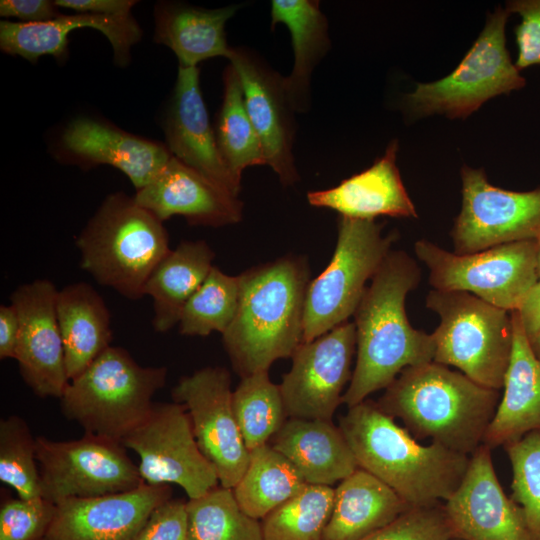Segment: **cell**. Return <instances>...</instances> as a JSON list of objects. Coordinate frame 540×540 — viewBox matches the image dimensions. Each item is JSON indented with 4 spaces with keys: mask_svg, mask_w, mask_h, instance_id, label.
I'll list each match as a JSON object with an SVG mask.
<instances>
[{
    "mask_svg": "<svg viewBox=\"0 0 540 540\" xmlns=\"http://www.w3.org/2000/svg\"><path fill=\"white\" fill-rule=\"evenodd\" d=\"M307 485L293 464L267 444L250 451L247 468L232 490L243 511L262 520Z\"/></svg>",
    "mask_w": 540,
    "mask_h": 540,
    "instance_id": "cell-32",
    "label": "cell"
},
{
    "mask_svg": "<svg viewBox=\"0 0 540 540\" xmlns=\"http://www.w3.org/2000/svg\"><path fill=\"white\" fill-rule=\"evenodd\" d=\"M228 59L241 80L246 109L261 140L267 165L284 186L294 184L299 179L293 156L296 111L285 77L244 47L232 48Z\"/></svg>",
    "mask_w": 540,
    "mask_h": 540,
    "instance_id": "cell-18",
    "label": "cell"
},
{
    "mask_svg": "<svg viewBox=\"0 0 540 540\" xmlns=\"http://www.w3.org/2000/svg\"><path fill=\"white\" fill-rule=\"evenodd\" d=\"M186 502L171 498L158 505L135 540H189Z\"/></svg>",
    "mask_w": 540,
    "mask_h": 540,
    "instance_id": "cell-43",
    "label": "cell"
},
{
    "mask_svg": "<svg viewBox=\"0 0 540 540\" xmlns=\"http://www.w3.org/2000/svg\"><path fill=\"white\" fill-rule=\"evenodd\" d=\"M530 344L534 354L540 360V332L530 340Z\"/></svg>",
    "mask_w": 540,
    "mask_h": 540,
    "instance_id": "cell-48",
    "label": "cell"
},
{
    "mask_svg": "<svg viewBox=\"0 0 540 540\" xmlns=\"http://www.w3.org/2000/svg\"><path fill=\"white\" fill-rule=\"evenodd\" d=\"M338 426L358 468L388 485L411 508L442 504L468 466L470 456L419 443L371 400L349 407Z\"/></svg>",
    "mask_w": 540,
    "mask_h": 540,
    "instance_id": "cell-3",
    "label": "cell"
},
{
    "mask_svg": "<svg viewBox=\"0 0 540 540\" xmlns=\"http://www.w3.org/2000/svg\"><path fill=\"white\" fill-rule=\"evenodd\" d=\"M442 506L455 538L534 540L521 507L502 489L485 444L470 455L460 484Z\"/></svg>",
    "mask_w": 540,
    "mask_h": 540,
    "instance_id": "cell-17",
    "label": "cell"
},
{
    "mask_svg": "<svg viewBox=\"0 0 540 540\" xmlns=\"http://www.w3.org/2000/svg\"><path fill=\"white\" fill-rule=\"evenodd\" d=\"M420 278L409 254L390 251L366 287L353 314L357 358L342 397L348 408L387 388L404 369L433 361V335L413 328L405 311Z\"/></svg>",
    "mask_w": 540,
    "mask_h": 540,
    "instance_id": "cell-1",
    "label": "cell"
},
{
    "mask_svg": "<svg viewBox=\"0 0 540 540\" xmlns=\"http://www.w3.org/2000/svg\"><path fill=\"white\" fill-rule=\"evenodd\" d=\"M19 335V317L16 308L10 305L0 306V358H15Z\"/></svg>",
    "mask_w": 540,
    "mask_h": 540,
    "instance_id": "cell-46",
    "label": "cell"
},
{
    "mask_svg": "<svg viewBox=\"0 0 540 540\" xmlns=\"http://www.w3.org/2000/svg\"><path fill=\"white\" fill-rule=\"evenodd\" d=\"M333 502L334 488L308 484L262 519L263 540H323Z\"/></svg>",
    "mask_w": 540,
    "mask_h": 540,
    "instance_id": "cell-36",
    "label": "cell"
},
{
    "mask_svg": "<svg viewBox=\"0 0 540 540\" xmlns=\"http://www.w3.org/2000/svg\"><path fill=\"white\" fill-rule=\"evenodd\" d=\"M54 1L49 0H2L0 15L16 18L21 23H40L59 17Z\"/></svg>",
    "mask_w": 540,
    "mask_h": 540,
    "instance_id": "cell-44",
    "label": "cell"
},
{
    "mask_svg": "<svg viewBox=\"0 0 540 540\" xmlns=\"http://www.w3.org/2000/svg\"><path fill=\"white\" fill-rule=\"evenodd\" d=\"M425 303L440 317L432 333L433 361L458 368L484 387L501 389L512 352L511 312L465 291L432 289Z\"/></svg>",
    "mask_w": 540,
    "mask_h": 540,
    "instance_id": "cell-7",
    "label": "cell"
},
{
    "mask_svg": "<svg viewBox=\"0 0 540 540\" xmlns=\"http://www.w3.org/2000/svg\"><path fill=\"white\" fill-rule=\"evenodd\" d=\"M270 15L272 28L281 23L290 32L294 62L285 83L294 110L306 112L312 72L330 48L327 19L313 0H272Z\"/></svg>",
    "mask_w": 540,
    "mask_h": 540,
    "instance_id": "cell-30",
    "label": "cell"
},
{
    "mask_svg": "<svg viewBox=\"0 0 540 540\" xmlns=\"http://www.w3.org/2000/svg\"><path fill=\"white\" fill-rule=\"evenodd\" d=\"M0 481L11 487L18 498H41L36 438L17 415L0 421Z\"/></svg>",
    "mask_w": 540,
    "mask_h": 540,
    "instance_id": "cell-38",
    "label": "cell"
},
{
    "mask_svg": "<svg viewBox=\"0 0 540 540\" xmlns=\"http://www.w3.org/2000/svg\"><path fill=\"white\" fill-rule=\"evenodd\" d=\"M232 407L249 451L269 444L288 419L280 385L268 371L243 377L233 391Z\"/></svg>",
    "mask_w": 540,
    "mask_h": 540,
    "instance_id": "cell-34",
    "label": "cell"
},
{
    "mask_svg": "<svg viewBox=\"0 0 540 540\" xmlns=\"http://www.w3.org/2000/svg\"><path fill=\"white\" fill-rule=\"evenodd\" d=\"M231 375L223 367H205L182 377L172 389L184 406L196 442L214 466L219 484L233 489L250 459L232 407Z\"/></svg>",
    "mask_w": 540,
    "mask_h": 540,
    "instance_id": "cell-14",
    "label": "cell"
},
{
    "mask_svg": "<svg viewBox=\"0 0 540 540\" xmlns=\"http://www.w3.org/2000/svg\"><path fill=\"white\" fill-rule=\"evenodd\" d=\"M56 311L71 381L111 346L110 313L101 295L85 282L58 291Z\"/></svg>",
    "mask_w": 540,
    "mask_h": 540,
    "instance_id": "cell-29",
    "label": "cell"
},
{
    "mask_svg": "<svg viewBox=\"0 0 540 540\" xmlns=\"http://www.w3.org/2000/svg\"><path fill=\"white\" fill-rule=\"evenodd\" d=\"M442 504L411 508L362 540H451Z\"/></svg>",
    "mask_w": 540,
    "mask_h": 540,
    "instance_id": "cell-41",
    "label": "cell"
},
{
    "mask_svg": "<svg viewBox=\"0 0 540 540\" xmlns=\"http://www.w3.org/2000/svg\"><path fill=\"white\" fill-rule=\"evenodd\" d=\"M375 220L340 216L333 257L324 271L310 281L303 318V342H310L347 321L391 251L398 233L382 234ZM302 342V343H303Z\"/></svg>",
    "mask_w": 540,
    "mask_h": 540,
    "instance_id": "cell-8",
    "label": "cell"
},
{
    "mask_svg": "<svg viewBox=\"0 0 540 540\" xmlns=\"http://www.w3.org/2000/svg\"><path fill=\"white\" fill-rule=\"evenodd\" d=\"M397 151L398 141L393 140L385 153L366 170L335 187L308 192L309 204L355 219L375 220L378 216L416 218V208L396 165Z\"/></svg>",
    "mask_w": 540,
    "mask_h": 540,
    "instance_id": "cell-24",
    "label": "cell"
},
{
    "mask_svg": "<svg viewBox=\"0 0 540 540\" xmlns=\"http://www.w3.org/2000/svg\"><path fill=\"white\" fill-rule=\"evenodd\" d=\"M56 504L45 499L24 500L6 496L0 506V540H43Z\"/></svg>",
    "mask_w": 540,
    "mask_h": 540,
    "instance_id": "cell-40",
    "label": "cell"
},
{
    "mask_svg": "<svg viewBox=\"0 0 540 540\" xmlns=\"http://www.w3.org/2000/svg\"><path fill=\"white\" fill-rule=\"evenodd\" d=\"M269 444L309 485L332 486L358 468L347 440L332 421L288 418Z\"/></svg>",
    "mask_w": 540,
    "mask_h": 540,
    "instance_id": "cell-26",
    "label": "cell"
},
{
    "mask_svg": "<svg viewBox=\"0 0 540 540\" xmlns=\"http://www.w3.org/2000/svg\"><path fill=\"white\" fill-rule=\"evenodd\" d=\"M451 540H462V539L453 537Z\"/></svg>",
    "mask_w": 540,
    "mask_h": 540,
    "instance_id": "cell-50",
    "label": "cell"
},
{
    "mask_svg": "<svg viewBox=\"0 0 540 540\" xmlns=\"http://www.w3.org/2000/svg\"><path fill=\"white\" fill-rule=\"evenodd\" d=\"M134 199L162 222L180 215L191 225L221 227L242 218L243 203L237 196L173 155L152 182L136 191Z\"/></svg>",
    "mask_w": 540,
    "mask_h": 540,
    "instance_id": "cell-22",
    "label": "cell"
},
{
    "mask_svg": "<svg viewBox=\"0 0 540 540\" xmlns=\"http://www.w3.org/2000/svg\"><path fill=\"white\" fill-rule=\"evenodd\" d=\"M166 378V367L141 366L124 348L110 346L69 381L61 411L84 433L121 443L149 414Z\"/></svg>",
    "mask_w": 540,
    "mask_h": 540,
    "instance_id": "cell-6",
    "label": "cell"
},
{
    "mask_svg": "<svg viewBox=\"0 0 540 540\" xmlns=\"http://www.w3.org/2000/svg\"><path fill=\"white\" fill-rule=\"evenodd\" d=\"M505 10L521 17L515 28L517 45L516 68L520 71L540 65V0L508 1Z\"/></svg>",
    "mask_w": 540,
    "mask_h": 540,
    "instance_id": "cell-42",
    "label": "cell"
},
{
    "mask_svg": "<svg viewBox=\"0 0 540 540\" xmlns=\"http://www.w3.org/2000/svg\"><path fill=\"white\" fill-rule=\"evenodd\" d=\"M462 205L451 236L455 252L540 238V188L516 192L493 186L483 169H461Z\"/></svg>",
    "mask_w": 540,
    "mask_h": 540,
    "instance_id": "cell-13",
    "label": "cell"
},
{
    "mask_svg": "<svg viewBox=\"0 0 540 540\" xmlns=\"http://www.w3.org/2000/svg\"><path fill=\"white\" fill-rule=\"evenodd\" d=\"M239 301V277L213 266L200 287L184 305L179 331L187 336L223 334L232 323Z\"/></svg>",
    "mask_w": 540,
    "mask_h": 540,
    "instance_id": "cell-37",
    "label": "cell"
},
{
    "mask_svg": "<svg viewBox=\"0 0 540 540\" xmlns=\"http://www.w3.org/2000/svg\"><path fill=\"white\" fill-rule=\"evenodd\" d=\"M411 509L388 485L357 468L334 488L323 540H362Z\"/></svg>",
    "mask_w": 540,
    "mask_h": 540,
    "instance_id": "cell-27",
    "label": "cell"
},
{
    "mask_svg": "<svg viewBox=\"0 0 540 540\" xmlns=\"http://www.w3.org/2000/svg\"><path fill=\"white\" fill-rule=\"evenodd\" d=\"M537 269L540 279V238L537 240Z\"/></svg>",
    "mask_w": 540,
    "mask_h": 540,
    "instance_id": "cell-49",
    "label": "cell"
},
{
    "mask_svg": "<svg viewBox=\"0 0 540 540\" xmlns=\"http://www.w3.org/2000/svg\"><path fill=\"white\" fill-rule=\"evenodd\" d=\"M189 540H263L260 520L238 504L221 485L186 502Z\"/></svg>",
    "mask_w": 540,
    "mask_h": 540,
    "instance_id": "cell-35",
    "label": "cell"
},
{
    "mask_svg": "<svg viewBox=\"0 0 540 540\" xmlns=\"http://www.w3.org/2000/svg\"><path fill=\"white\" fill-rule=\"evenodd\" d=\"M512 468V499L524 514L534 540H540V430L507 444Z\"/></svg>",
    "mask_w": 540,
    "mask_h": 540,
    "instance_id": "cell-39",
    "label": "cell"
},
{
    "mask_svg": "<svg viewBox=\"0 0 540 540\" xmlns=\"http://www.w3.org/2000/svg\"><path fill=\"white\" fill-rule=\"evenodd\" d=\"M139 457L144 483L180 486L189 499L219 486L214 466L201 452L183 405L154 403L146 418L121 441Z\"/></svg>",
    "mask_w": 540,
    "mask_h": 540,
    "instance_id": "cell-12",
    "label": "cell"
},
{
    "mask_svg": "<svg viewBox=\"0 0 540 540\" xmlns=\"http://www.w3.org/2000/svg\"><path fill=\"white\" fill-rule=\"evenodd\" d=\"M76 245L82 269L130 300L145 295L151 273L170 252L163 222L123 192L104 199Z\"/></svg>",
    "mask_w": 540,
    "mask_h": 540,
    "instance_id": "cell-5",
    "label": "cell"
},
{
    "mask_svg": "<svg viewBox=\"0 0 540 540\" xmlns=\"http://www.w3.org/2000/svg\"><path fill=\"white\" fill-rule=\"evenodd\" d=\"M513 344L504 378V394L487 428L483 444L506 446L540 430V360L534 354L516 311L511 312Z\"/></svg>",
    "mask_w": 540,
    "mask_h": 540,
    "instance_id": "cell-25",
    "label": "cell"
},
{
    "mask_svg": "<svg viewBox=\"0 0 540 540\" xmlns=\"http://www.w3.org/2000/svg\"><path fill=\"white\" fill-rule=\"evenodd\" d=\"M355 349V325L348 321L300 344L280 384L288 418L332 421L352 377Z\"/></svg>",
    "mask_w": 540,
    "mask_h": 540,
    "instance_id": "cell-15",
    "label": "cell"
},
{
    "mask_svg": "<svg viewBox=\"0 0 540 540\" xmlns=\"http://www.w3.org/2000/svg\"><path fill=\"white\" fill-rule=\"evenodd\" d=\"M41 497L53 504L126 492L144 484L138 465L117 441L87 434L55 441L36 438Z\"/></svg>",
    "mask_w": 540,
    "mask_h": 540,
    "instance_id": "cell-11",
    "label": "cell"
},
{
    "mask_svg": "<svg viewBox=\"0 0 540 540\" xmlns=\"http://www.w3.org/2000/svg\"><path fill=\"white\" fill-rule=\"evenodd\" d=\"M172 498L169 485H149L115 494L72 498L56 504L43 540H135L151 512Z\"/></svg>",
    "mask_w": 540,
    "mask_h": 540,
    "instance_id": "cell-19",
    "label": "cell"
},
{
    "mask_svg": "<svg viewBox=\"0 0 540 540\" xmlns=\"http://www.w3.org/2000/svg\"><path fill=\"white\" fill-rule=\"evenodd\" d=\"M57 7L72 10L74 13H87L104 16H131L132 8L138 3L134 0H56Z\"/></svg>",
    "mask_w": 540,
    "mask_h": 540,
    "instance_id": "cell-45",
    "label": "cell"
},
{
    "mask_svg": "<svg viewBox=\"0 0 540 540\" xmlns=\"http://www.w3.org/2000/svg\"><path fill=\"white\" fill-rule=\"evenodd\" d=\"M164 134L166 146L174 157L238 197L240 183L219 152L201 94L197 67L179 66L164 121Z\"/></svg>",
    "mask_w": 540,
    "mask_h": 540,
    "instance_id": "cell-21",
    "label": "cell"
},
{
    "mask_svg": "<svg viewBox=\"0 0 540 540\" xmlns=\"http://www.w3.org/2000/svg\"><path fill=\"white\" fill-rule=\"evenodd\" d=\"M376 403L416 440L470 456L483 444L499 390L432 361L404 369Z\"/></svg>",
    "mask_w": 540,
    "mask_h": 540,
    "instance_id": "cell-4",
    "label": "cell"
},
{
    "mask_svg": "<svg viewBox=\"0 0 540 540\" xmlns=\"http://www.w3.org/2000/svg\"><path fill=\"white\" fill-rule=\"evenodd\" d=\"M93 28L109 40L114 60L125 66L130 60V49L142 37V30L134 17L104 16L87 13L61 14L40 23L0 22V48L4 53L18 55L36 62L43 55L62 61L67 57L68 35L74 29Z\"/></svg>",
    "mask_w": 540,
    "mask_h": 540,
    "instance_id": "cell-23",
    "label": "cell"
},
{
    "mask_svg": "<svg viewBox=\"0 0 540 540\" xmlns=\"http://www.w3.org/2000/svg\"><path fill=\"white\" fill-rule=\"evenodd\" d=\"M214 252L205 241H184L157 264L145 295L153 300L152 325L165 333L179 322L181 311L212 269Z\"/></svg>",
    "mask_w": 540,
    "mask_h": 540,
    "instance_id": "cell-31",
    "label": "cell"
},
{
    "mask_svg": "<svg viewBox=\"0 0 540 540\" xmlns=\"http://www.w3.org/2000/svg\"><path fill=\"white\" fill-rule=\"evenodd\" d=\"M516 312L525 335L529 341L532 340L540 332V279L529 290Z\"/></svg>",
    "mask_w": 540,
    "mask_h": 540,
    "instance_id": "cell-47",
    "label": "cell"
},
{
    "mask_svg": "<svg viewBox=\"0 0 540 540\" xmlns=\"http://www.w3.org/2000/svg\"><path fill=\"white\" fill-rule=\"evenodd\" d=\"M238 277L237 311L222 338L233 369L243 378L269 371L303 342L310 270L305 259L287 255Z\"/></svg>",
    "mask_w": 540,
    "mask_h": 540,
    "instance_id": "cell-2",
    "label": "cell"
},
{
    "mask_svg": "<svg viewBox=\"0 0 540 540\" xmlns=\"http://www.w3.org/2000/svg\"><path fill=\"white\" fill-rule=\"evenodd\" d=\"M240 7L203 9L159 2L155 6L154 41L169 47L183 67H197L199 62L217 56L228 58L232 47L226 40L225 24Z\"/></svg>",
    "mask_w": 540,
    "mask_h": 540,
    "instance_id": "cell-28",
    "label": "cell"
},
{
    "mask_svg": "<svg viewBox=\"0 0 540 540\" xmlns=\"http://www.w3.org/2000/svg\"><path fill=\"white\" fill-rule=\"evenodd\" d=\"M223 100L215 124V138L224 163L241 183L245 168L267 165L265 152L246 109L238 72L230 63L223 72Z\"/></svg>",
    "mask_w": 540,
    "mask_h": 540,
    "instance_id": "cell-33",
    "label": "cell"
},
{
    "mask_svg": "<svg viewBox=\"0 0 540 540\" xmlns=\"http://www.w3.org/2000/svg\"><path fill=\"white\" fill-rule=\"evenodd\" d=\"M57 296L51 281L37 279L19 286L10 298L19 317L14 359L24 382L40 398L60 399L69 384Z\"/></svg>",
    "mask_w": 540,
    "mask_h": 540,
    "instance_id": "cell-16",
    "label": "cell"
},
{
    "mask_svg": "<svg viewBox=\"0 0 540 540\" xmlns=\"http://www.w3.org/2000/svg\"><path fill=\"white\" fill-rule=\"evenodd\" d=\"M414 251L428 268L433 289L465 291L509 312L518 310L539 281L537 240L458 254L421 239L414 244Z\"/></svg>",
    "mask_w": 540,
    "mask_h": 540,
    "instance_id": "cell-10",
    "label": "cell"
},
{
    "mask_svg": "<svg viewBox=\"0 0 540 540\" xmlns=\"http://www.w3.org/2000/svg\"><path fill=\"white\" fill-rule=\"evenodd\" d=\"M509 15L500 7L489 13L479 37L450 74L435 82L419 83L405 96L412 116L466 118L489 99L525 86L506 48Z\"/></svg>",
    "mask_w": 540,
    "mask_h": 540,
    "instance_id": "cell-9",
    "label": "cell"
},
{
    "mask_svg": "<svg viewBox=\"0 0 540 540\" xmlns=\"http://www.w3.org/2000/svg\"><path fill=\"white\" fill-rule=\"evenodd\" d=\"M60 156L83 168L113 166L127 175L137 191L156 178L172 154L165 144L128 133L112 124L80 117L63 131Z\"/></svg>",
    "mask_w": 540,
    "mask_h": 540,
    "instance_id": "cell-20",
    "label": "cell"
}]
</instances>
